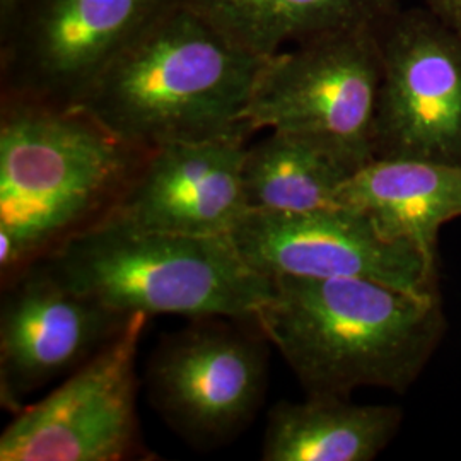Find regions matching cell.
Here are the masks:
<instances>
[{"label":"cell","mask_w":461,"mask_h":461,"mask_svg":"<svg viewBox=\"0 0 461 461\" xmlns=\"http://www.w3.org/2000/svg\"><path fill=\"white\" fill-rule=\"evenodd\" d=\"M255 321L306 395L344 398L359 388L409 390L446 327L438 293L356 277H276Z\"/></svg>","instance_id":"cell-2"},{"label":"cell","mask_w":461,"mask_h":461,"mask_svg":"<svg viewBox=\"0 0 461 461\" xmlns=\"http://www.w3.org/2000/svg\"><path fill=\"white\" fill-rule=\"evenodd\" d=\"M2 282L0 403L7 412L87 363L132 316L70 289L41 260Z\"/></svg>","instance_id":"cell-11"},{"label":"cell","mask_w":461,"mask_h":461,"mask_svg":"<svg viewBox=\"0 0 461 461\" xmlns=\"http://www.w3.org/2000/svg\"><path fill=\"white\" fill-rule=\"evenodd\" d=\"M149 152L83 106L2 96V280L112 214Z\"/></svg>","instance_id":"cell-1"},{"label":"cell","mask_w":461,"mask_h":461,"mask_svg":"<svg viewBox=\"0 0 461 461\" xmlns=\"http://www.w3.org/2000/svg\"><path fill=\"white\" fill-rule=\"evenodd\" d=\"M148 321L149 314L133 313L59 388L14 413L0 436V461L146 458L137 415V352Z\"/></svg>","instance_id":"cell-8"},{"label":"cell","mask_w":461,"mask_h":461,"mask_svg":"<svg viewBox=\"0 0 461 461\" xmlns=\"http://www.w3.org/2000/svg\"><path fill=\"white\" fill-rule=\"evenodd\" d=\"M175 0H17L0 17L4 98L79 106L116 57Z\"/></svg>","instance_id":"cell-7"},{"label":"cell","mask_w":461,"mask_h":461,"mask_svg":"<svg viewBox=\"0 0 461 461\" xmlns=\"http://www.w3.org/2000/svg\"><path fill=\"white\" fill-rule=\"evenodd\" d=\"M403 412L344 396L279 402L267 415L262 460L371 461L392 443Z\"/></svg>","instance_id":"cell-14"},{"label":"cell","mask_w":461,"mask_h":461,"mask_svg":"<svg viewBox=\"0 0 461 461\" xmlns=\"http://www.w3.org/2000/svg\"><path fill=\"white\" fill-rule=\"evenodd\" d=\"M378 28L325 34L268 57L248 101L249 131L304 137L354 169L373 161L383 76Z\"/></svg>","instance_id":"cell-5"},{"label":"cell","mask_w":461,"mask_h":461,"mask_svg":"<svg viewBox=\"0 0 461 461\" xmlns=\"http://www.w3.org/2000/svg\"><path fill=\"white\" fill-rule=\"evenodd\" d=\"M354 171L313 140L270 132L247 148L243 188L248 211L303 214L340 207V188Z\"/></svg>","instance_id":"cell-16"},{"label":"cell","mask_w":461,"mask_h":461,"mask_svg":"<svg viewBox=\"0 0 461 461\" xmlns=\"http://www.w3.org/2000/svg\"><path fill=\"white\" fill-rule=\"evenodd\" d=\"M265 60L175 0L99 76L79 106L144 150L249 139L245 112Z\"/></svg>","instance_id":"cell-3"},{"label":"cell","mask_w":461,"mask_h":461,"mask_svg":"<svg viewBox=\"0 0 461 461\" xmlns=\"http://www.w3.org/2000/svg\"><path fill=\"white\" fill-rule=\"evenodd\" d=\"M41 262L70 289L127 316L255 320L274 296V279L248 264L230 236L142 230L112 215Z\"/></svg>","instance_id":"cell-4"},{"label":"cell","mask_w":461,"mask_h":461,"mask_svg":"<svg viewBox=\"0 0 461 461\" xmlns=\"http://www.w3.org/2000/svg\"><path fill=\"white\" fill-rule=\"evenodd\" d=\"M378 36L375 158L461 166L460 30L430 11H395Z\"/></svg>","instance_id":"cell-9"},{"label":"cell","mask_w":461,"mask_h":461,"mask_svg":"<svg viewBox=\"0 0 461 461\" xmlns=\"http://www.w3.org/2000/svg\"><path fill=\"white\" fill-rule=\"evenodd\" d=\"M429 11L461 32V0H428Z\"/></svg>","instance_id":"cell-17"},{"label":"cell","mask_w":461,"mask_h":461,"mask_svg":"<svg viewBox=\"0 0 461 461\" xmlns=\"http://www.w3.org/2000/svg\"><path fill=\"white\" fill-rule=\"evenodd\" d=\"M247 140L222 137L150 150L110 215L142 230L230 236L248 212Z\"/></svg>","instance_id":"cell-12"},{"label":"cell","mask_w":461,"mask_h":461,"mask_svg":"<svg viewBox=\"0 0 461 461\" xmlns=\"http://www.w3.org/2000/svg\"><path fill=\"white\" fill-rule=\"evenodd\" d=\"M248 264L267 277H356L413 294H436V260L388 241L363 214L331 207L303 214L253 212L230 234Z\"/></svg>","instance_id":"cell-10"},{"label":"cell","mask_w":461,"mask_h":461,"mask_svg":"<svg viewBox=\"0 0 461 461\" xmlns=\"http://www.w3.org/2000/svg\"><path fill=\"white\" fill-rule=\"evenodd\" d=\"M339 205L363 214L388 241L436 260L441 226L461 215V166L375 158L342 185Z\"/></svg>","instance_id":"cell-13"},{"label":"cell","mask_w":461,"mask_h":461,"mask_svg":"<svg viewBox=\"0 0 461 461\" xmlns=\"http://www.w3.org/2000/svg\"><path fill=\"white\" fill-rule=\"evenodd\" d=\"M230 41L262 59L287 43L376 28L396 11L395 0H185Z\"/></svg>","instance_id":"cell-15"},{"label":"cell","mask_w":461,"mask_h":461,"mask_svg":"<svg viewBox=\"0 0 461 461\" xmlns=\"http://www.w3.org/2000/svg\"><path fill=\"white\" fill-rule=\"evenodd\" d=\"M270 346L255 320L194 318L149 357L150 405L195 449L230 445L264 407Z\"/></svg>","instance_id":"cell-6"},{"label":"cell","mask_w":461,"mask_h":461,"mask_svg":"<svg viewBox=\"0 0 461 461\" xmlns=\"http://www.w3.org/2000/svg\"><path fill=\"white\" fill-rule=\"evenodd\" d=\"M17 0H0V17L9 14V11L16 5Z\"/></svg>","instance_id":"cell-18"}]
</instances>
